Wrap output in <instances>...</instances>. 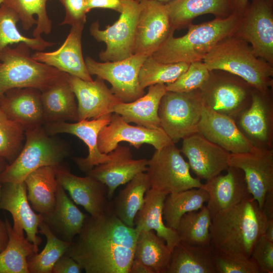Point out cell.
<instances>
[{"label":"cell","mask_w":273,"mask_h":273,"mask_svg":"<svg viewBox=\"0 0 273 273\" xmlns=\"http://www.w3.org/2000/svg\"><path fill=\"white\" fill-rule=\"evenodd\" d=\"M56 198L53 210L42 215L43 220L57 237L72 242L80 232L87 215L77 207L59 184Z\"/></svg>","instance_id":"obj_29"},{"label":"cell","mask_w":273,"mask_h":273,"mask_svg":"<svg viewBox=\"0 0 273 273\" xmlns=\"http://www.w3.org/2000/svg\"><path fill=\"white\" fill-rule=\"evenodd\" d=\"M261 209L268 219H273V191L266 193Z\"/></svg>","instance_id":"obj_50"},{"label":"cell","mask_w":273,"mask_h":273,"mask_svg":"<svg viewBox=\"0 0 273 273\" xmlns=\"http://www.w3.org/2000/svg\"><path fill=\"white\" fill-rule=\"evenodd\" d=\"M225 174L221 173L206 180L202 188L209 194L206 207L212 217L216 213L252 197L243 171L229 166Z\"/></svg>","instance_id":"obj_25"},{"label":"cell","mask_w":273,"mask_h":273,"mask_svg":"<svg viewBox=\"0 0 273 273\" xmlns=\"http://www.w3.org/2000/svg\"><path fill=\"white\" fill-rule=\"evenodd\" d=\"M126 0H85L87 13L96 8L108 9L120 14L123 11Z\"/></svg>","instance_id":"obj_49"},{"label":"cell","mask_w":273,"mask_h":273,"mask_svg":"<svg viewBox=\"0 0 273 273\" xmlns=\"http://www.w3.org/2000/svg\"><path fill=\"white\" fill-rule=\"evenodd\" d=\"M48 1L52 0H4L3 4L17 13L24 30H28L36 25L32 35L39 38L41 34H49L52 29L47 11Z\"/></svg>","instance_id":"obj_38"},{"label":"cell","mask_w":273,"mask_h":273,"mask_svg":"<svg viewBox=\"0 0 273 273\" xmlns=\"http://www.w3.org/2000/svg\"><path fill=\"white\" fill-rule=\"evenodd\" d=\"M129 273H154V272L148 266L133 259L130 267Z\"/></svg>","instance_id":"obj_52"},{"label":"cell","mask_w":273,"mask_h":273,"mask_svg":"<svg viewBox=\"0 0 273 273\" xmlns=\"http://www.w3.org/2000/svg\"><path fill=\"white\" fill-rule=\"evenodd\" d=\"M166 91L164 84L150 86L147 94L140 98L114 106L113 113L120 115L129 123H134L151 129L161 128L158 110L161 100Z\"/></svg>","instance_id":"obj_28"},{"label":"cell","mask_w":273,"mask_h":273,"mask_svg":"<svg viewBox=\"0 0 273 273\" xmlns=\"http://www.w3.org/2000/svg\"><path fill=\"white\" fill-rule=\"evenodd\" d=\"M180 150L200 180H209L229 166L230 153L198 132L184 139Z\"/></svg>","instance_id":"obj_19"},{"label":"cell","mask_w":273,"mask_h":273,"mask_svg":"<svg viewBox=\"0 0 273 273\" xmlns=\"http://www.w3.org/2000/svg\"><path fill=\"white\" fill-rule=\"evenodd\" d=\"M209 76L210 71L203 61L194 62L175 81L166 84V90L189 92L199 89L206 84Z\"/></svg>","instance_id":"obj_44"},{"label":"cell","mask_w":273,"mask_h":273,"mask_svg":"<svg viewBox=\"0 0 273 273\" xmlns=\"http://www.w3.org/2000/svg\"><path fill=\"white\" fill-rule=\"evenodd\" d=\"M240 16L233 14L224 19L191 23L185 35L179 37L170 35L151 56L163 63L203 61L219 41L235 32Z\"/></svg>","instance_id":"obj_3"},{"label":"cell","mask_w":273,"mask_h":273,"mask_svg":"<svg viewBox=\"0 0 273 273\" xmlns=\"http://www.w3.org/2000/svg\"><path fill=\"white\" fill-rule=\"evenodd\" d=\"M229 165L243 171L249 193L262 208L266 193L273 191V149L230 153Z\"/></svg>","instance_id":"obj_16"},{"label":"cell","mask_w":273,"mask_h":273,"mask_svg":"<svg viewBox=\"0 0 273 273\" xmlns=\"http://www.w3.org/2000/svg\"><path fill=\"white\" fill-rule=\"evenodd\" d=\"M165 5L174 30L188 27L201 15L224 19L235 14L234 0H171Z\"/></svg>","instance_id":"obj_27"},{"label":"cell","mask_w":273,"mask_h":273,"mask_svg":"<svg viewBox=\"0 0 273 273\" xmlns=\"http://www.w3.org/2000/svg\"><path fill=\"white\" fill-rule=\"evenodd\" d=\"M112 113L99 118L83 120L74 123L65 121L46 123L43 127L51 135L69 133L76 136L87 146L88 154L85 158H75L74 161L80 170L85 173L95 166L111 160L109 154L101 153L98 146V139L101 129L109 124Z\"/></svg>","instance_id":"obj_17"},{"label":"cell","mask_w":273,"mask_h":273,"mask_svg":"<svg viewBox=\"0 0 273 273\" xmlns=\"http://www.w3.org/2000/svg\"><path fill=\"white\" fill-rule=\"evenodd\" d=\"M211 245H192L179 241L171 251L167 273H216Z\"/></svg>","instance_id":"obj_32"},{"label":"cell","mask_w":273,"mask_h":273,"mask_svg":"<svg viewBox=\"0 0 273 273\" xmlns=\"http://www.w3.org/2000/svg\"><path fill=\"white\" fill-rule=\"evenodd\" d=\"M82 268L74 259L66 254L63 255L55 263L53 273H80Z\"/></svg>","instance_id":"obj_48"},{"label":"cell","mask_w":273,"mask_h":273,"mask_svg":"<svg viewBox=\"0 0 273 273\" xmlns=\"http://www.w3.org/2000/svg\"><path fill=\"white\" fill-rule=\"evenodd\" d=\"M190 169L180 150L172 144L156 150L148 160L146 173L150 188L169 194L202 188L203 184L192 176Z\"/></svg>","instance_id":"obj_9"},{"label":"cell","mask_w":273,"mask_h":273,"mask_svg":"<svg viewBox=\"0 0 273 273\" xmlns=\"http://www.w3.org/2000/svg\"><path fill=\"white\" fill-rule=\"evenodd\" d=\"M24 181L33 209L42 215L50 213L56 204L58 186L54 167H40L29 174Z\"/></svg>","instance_id":"obj_33"},{"label":"cell","mask_w":273,"mask_h":273,"mask_svg":"<svg viewBox=\"0 0 273 273\" xmlns=\"http://www.w3.org/2000/svg\"><path fill=\"white\" fill-rule=\"evenodd\" d=\"M20 19L12 9L2 4L0 6V53L9 45L24 42L30 49L43 51L55 43L48 41L42 37L29 38L23 35L19 31L17 23Z\"/></svg>","instance_id":"obj_41"},{"label":"cell","mask_w":273,"mask_h":273,"mask_svg":"<svg viewBox=\"0 0 273 273\" xmlns=\"http://www.w3.org/2000/svg\"><path fill=\"white\" fill-rule=\"evenodd\" d=\"M9 241V235L6 222L0 218V252L6 247Z\"/></svg>","instance_id":"obj_51"},{"label":"cell","mask_w":273,"mask_h":273,"mask_svg":"<svg viewBox=\"0 0 273 273\" xmlns=\"http://www.w3.org/2000/svg\"><path fill=\"white\" fill-rule=\"evenodd\" d=\"M67 80L77 100L78 121L113 113L114 106L121 102L99 76L87 81L67 74Z\"/></svg>","instance_id":"obj_20"},{"label":"cell","mask_w":273,"mask_h":273,"mask_svg":"<svg viewBox=\"0 0 273 273\" xmlns=\"http://www.w3.org/2000/svg\"><path fill=\"white\" fill-rule=\"evenodd\" d=\"M138 233L115 215L112 207L87 216L65 253L86 273H129Z\"/></svg>","instance_id":"obj_1"},{"label":"cell","mask_w":273,"mask_h":273,"mask_svg":"<svg viewBox=\"0 0 273 273\" xmlns=\"http://www.w3.org/2000/svg\"><path fill=\"white\" fill-rule=\"evenodd\" d=\"M263 236L268 240L273 242V219L268 220Z\"/></svg>","instance_id":"obj_54"},{"label":"cell","mask_w":273,"mask_h":273,"mask_svg":"<svg viewBox=\"0 0 273 273\" xmlns=\"http://www.w3.org/2000/svg\"><path fill=\"white\" fill-rule=\"evenodd\" d=\"M41 101L44 124L68 121H78L76 97L67 77L41 92Z\"/></svg>","instance_id":"obj_31"},{"label":"cell","mask_w":273,"mask_h":273,"mask_svg":"<svg viewBox=\"0 0 273 273\" xmlns=\"http://www.w3.org/2000/svg\"><path fill=\"white\" fill-rule=\"evenodd\" d=\"M39 233L47 238V243L39 253L28 257L27 261L29 273H51L56 261L67 251L72 242L57 237L42 219L39 222Z\"/></svg>","instance_id":"obj_39"},{"label":"cell","mask_w":273,"mask_h":273,"mask_svg":"<svg viewBox=\"0 0 273 273\" xmlns=\"http://www.w3.org/2000/svg\"><path fill=\"white\" fill-rule=\"evenodd\" d=\"M233 34L249 43L255 56L273 66V0H251Z\"/></svg>","instance_id":"obj_11"},{"label":"cell","mask_w":273,"mask_h":273,"mask_svg":"<svg viewBox=\"0 0 273 273\" xmlns=\"http://www.w3.org/2000/svg\"><path fill=\"white\" fill-rule=\"evenodd\" d=\"M167 195L150 188L145 194L143 207L135 217L134 228L138 234L142 231L154 230L172 251L180 239L176 230L167 226L163 220V204Z\"/></svg>","instance_id":"obj_30"},{"label":"cell","mask_w":273,"mask_h":273,"mask_svg":"<svg viewBox=\"0 0 273 273\" xmlns=\"http://www.w3.org/2000/svg\"><path fill=\"white\" fill-rule=\"evenodd\" d=\"M134 54L151 56L171 35L173 29L165 3L154 0L139 2Z\"/></svg>","instance_id":"obj_13"},{"label":"cell","mask_w":273,"mask_h":273,"mask_svg":"<svg viewBox=\"0 0 273 273\" xmlns=\"http://www.w3.org/2000/svg\"><path fill=\"white\" fill-rule=\"evenodd\" d=\"M25 182L0 183V209L12 214L13 230L18 234L27 235V239L36 246L41 242L37 236L38 225L43 219L41 214H36L28 203Z\"/></svg>","instance_id":"obj_18"},{"label":"cell","mask_w":273,"mask_h":273,"mask_svg":"<svg viewBox=\"0 0 273 273\" xmlns=\"http://www.w3.org/2000/svg\"><path fill=\"white\" fill-rule=\"evenodd\" d=\"M147 56L134 54L116 61L99 62L90 57L85 59L90 75H96L111 85L113 93L123 103L132 102L145 94L139 83L140 69Z\"/></svg>","instance_id":"obj_12"},{"label":"cell","mask_w":273,"mask_h":273,"mask_svg":"<svg viewBox=\"0 0 273 273\" xmlns=\"http://www.w3.org/2000/svg\"><path fill=\"white\" fill-rule=\"evenodd\" d=\"M171 255L165 241L154 230L139 233L134 259L150 267L154 273H167Z\"/></svg>","instance_id":"obj_35"},{"label":"cell","mask_w":273,"mask_h":273,"mask_svg":"<svg viewBox=\"0 0 273 273\" xmlns=\"http://www.w3.org/2000/svg\"><path fill=\"white\" fill-rule=\"evenodd\" d=\"M212 217L206 206L182 216L176 230L180 241L197 246L210 245Z\"/></svg>","instance_id":"obj_40"},{"label":"cell","mask_w":273,"mask_h":273,"mask_svg":"<svg viewBox=\"0 0 273 273\" xmlns=\"http://www.w3.org/2000/svg\"><path fill=\"white\" fill-rule=\"evenodd\" d=\"M24 133V145L16 159L0 174V183L22 182L40 167L62 165L69 154L67 145L48 134L43 126L27 129Z\"/></svg>","instance_id":"obj_6"},{"label":"cell","mask_w":273,"mask_h":273,"mask_svg":"<svg viewBox=\"0 0 273 273\" xmlns=\"http://www.w3.org/2000/svg\"><path fill=\"white\" fill-rule=\"evenodd\" d=\"M84 27V24L71 26L67 37L59 48L53 52L36 51L31 57L67 74L84 80H93L82 55L81 37Z\"/></svg>","instance_id":"obj_23"},{"label":"cell","mask_w":273,"mask_h":273,"mask_svg":"<svg viewBox=\"0 0 273 273\" xmlns=\"http://www.w3.org/2000/svg\"><path fill=\"white\" fill-rule=\"evenodd\" d=\"M242 134L256 149H272L273 100L271 90L254 88L249 107L235 120Z\"/></svg>","instance_id":"obj_15"},{"label":"cell","mask_w":273,"mask_h":273,"mask_svg":"<svg viewBox=\"0 0 273 273\" xmlns=\"http://www.w3.org/2000/svg\"><path fill=\"white\" fill-rule=\"evenodd\" d=\"M253 89L240 77L214 70L199 90L204 106L235 120L250 106Z\"/></svg>","instance_id":"obj_7"},{"label":"cell","mask_w":273,"mask_h":273,"mask_svg":"<svg viewBox=\"0 0 273 273\" xmlns=\"http://www.w3.org/2000/svg\"><path fill=\"white\" fill-rule=\"evenodd\" d=\"M138 2H140L141 1H143V0H135ZM154 1H158V2H161V3H166L171 0H154Z\"/></svg>","instance_id":"obj_56"},{"label":"cell","mask_w":273,"mask_h":273,"mask_svg":"<svg viewBox=\"0 0 273 273\" xmlns=\"http://www.w3.org/2000/svg\"><path fill=\"white\" fill-rule=\"evenodd\" d=\"M203 107L199 89L166 91L158 110L161 127L175 144L197 132Z\"/></svg>","instance_id":"obj_8"},{"label":"cell","mask_w":273,"mask_h":273,"mask_svg":"<svg viewBox=\"0 0 273 273\" xmlns=\"http://www.w3.org/2000/svg\"><path fill=\"white\" fill-rule=\"evenodd\" d=\"M141 9L139 2L126 0L118 19L105 29H101L99 21L93 22L89 32L96 40L106 45L99 56L104 62L116 61L134 55L136 27Z\"/></svg>","instance_id":"obj_10"},{"label":"cell","mask_w":273,"mask_h":273,"mask_svg":"<svg viewBox=\"0 0 273 273\" xmlns=\"http://www.w3.org/2000/svg\"><path fill=\"white\" fill-rule=\"evenodd\" d=\"M63 6L65 11L64 20L60 25L71 26L85 24L87 13L85 0H58Z\"/></svg>","instance_id":"obj_47"},{"label":"cell","mask_w":273,"mask_h":273,"mask_svg":"<svg viewBox=\"0 0 273 273\" xmlns=\"http://www.w3.org/2000/svg\"><path fill=\"white\" fill-rule=\"evenodd\" d=\"M212 260L216 273H260L257 265L251 257H233L213 249Z\"/></svg>","instance_id":"obj_45"},{"label":"cell","mask_w":273,"mask_h":273,"mask_svg":"<svg viewBox=\"0 0 273 273\" xmlns=\"http://www.w3.org/2000/svg\"><path fill=\"white\" fill-rule=\"evenodd\" d=\"M24 42L0 53V96L13 88H33L41 92L65 79L67 73L34 60Z\"/></svg>","instance_id":"obj_5"},{"label":"cell","mask_w":273,"mask_h":273,"mask_svg":"<svg viewBox=\"0 0 273 273\" xmlns=\"http://www.w3.org/2000/svg\"><path fill=\"white\" fill-rule=\"evenodd\" d=\"M108 154L111 157L109 162L95 166L86 174L106 186L107 197L110 200L119 186L147 171L148 160L134 159L129 148L119 145Z\"/></svg>","instance_id":"obj_22"},{"label":"cell","mask_w":273,"mask_h":273,"mask_svg":"<svg viewBox=\"0 0 273 273\" xmlns=\"http://www.w3.org/2000/svg\"><path fill=\"white\" fill-rule=\"evenodd\" d=\"M25 130L10 119L0 109V158L9 163L18 156L23 146Z\"/></svg>","instance_id":"obj_43"},{"label":"cell","mask_w":273,"mask_h":273,"mask_svg":"<svg viewBox=\"0 0 273 273\" xmlns=\"http://www.w3.org/2000/svg\"><path fill=\"white\" fill-rule=\"evenodd\" d=\"M249 0H234L235 14L241 15L247 7Z\"/></svg>","instance_id":"obj_53"},{"label":"cell","mask_w":273,"mask_h":273,"mask_svg":"<svg viewBox=\"0 0 273 273\" xmlns=\"http://www.w3.org/2000/svg\"><path fill=\"white\" fill-rule=\"evenodd\" d=\"M260 273H273V242L262 235L255 245L250 257Z\"/></svg>","instance_id":"obj_46"},{"label":"cell","mask_w":273,"mask_h":273,"mask_svg":"<svg viewBox=\"0 0 273 273\" xmlns=\"http://www.w3.org/2000/svg\"><path fill=\"white\" fill-rule=\"evenodd\" d=\"M203 61L209 71L235 75L261 92L272 88L273 66L256 57L249 43L233 34L219 41Z\"/></svg>","instance_id":"obj_4"},{"label":"cell","mask_w":273,"mask_h":273,"mask_svg":"<svg viewBox=\"0 0 273 273\" xmlns=\"http://www.w3.org/2000/svg\"><path fill=\"white\" fill-rule=\"evenodd\" d=\"M208 199V193L202 188L168 194L163 208V217L166 225L176 230L183 215L199 210Z\"/></svg>","instance_id":"obj_37"},{"label":"cell","mask_w":273,"mask_h":273,"mask_svg":"<svg viewBox=\"0 0 273 273\" xmlns=\"http://www.w3.org/2000/svg\"><path fill=\"white\" fill-rule=\"evenodd\" d=\"M0 109L25 131L44 124L41 92L38 89L20 88L9 90L0 96Z\"/></svg>","instance_id":"obj_26"},{"label":"cell","mask_w":273,"mask_h":273,"mask_svg":"<svg viewBox=\"0 0 273 273\" xmlns=\"http://www.w3.org/2000/svg\"><path fill=\"white\" fill-rule=\"evenodd\" d=\"M268 219L252 197L216 213L210 228V245L218 252L249 258L264 234Z\"/></svg>","instance_id":"obj_2"},{"label":"cell","mask_w":273,"mask_h":273,"mask_svg":"<svg viewBox=\"0 0 273 273\" xmlns=\"http://www.w3.org/2000/svg\"><path fill=\"white\" fill-rule=\"evenodd\" d=\"M189 65L186 63H163L152 56H147L140 69V84L145 89L157 84L172 83L187 70Z\"/></svg>","instance_id":"obj_42"},{"label":"cell","mask_w":273,"mask_h":273,"mask_svg":"<svg viewBox=\"0 0 273 273\" xmlns=\"http://www.w3.org/2000/svg\"><path fill=\"white\" fill-rule=\"evenodd\" d=\"M8 165L7 161L3 158H0V174Z\"/></svg>","instance_id":"obj_55"},{"label":"cell","mask_w":273,"mask_h":273,"mask_svg":"<svg viewBox=\"0 0 273 273\" xmlns=\"http://www.w3.org/2000/svg\"><path fill=\"white\" fill-rule=\"evenodd\" d=\"M4 0H0V6L3 4Z\"/></svg>","instance_id":"obj_57"},{"label":"cell","mask_w":273,"mask_h":273,"mask_svg":"<svg viewBox=\"0 0 273 273\" xmlns=\"http://www.w3.org/2000/svg\"><path fill=\"white\" fill-rule=\"evenodd\" d=\"M9 241L0 252V273H29L28 257L38 253V248L25 238L24 233L18 234L6 218Z\"/></svg>","instance_id":"obj_36"},{"label":"cell","mask_w":273,"mask_h":273,"mask_svg":"<svg viewBox=\"0 0 273 273\" xmlns=\"http://www.w3.org/2000/svg\"><path fill=\"white\" fill-rule=\"evenodd\" d=\"M54 168L58 184L90 215H98L111 207L104 184L88 175L84 177L74 175L62 165Z\"/></svg>","instance_id":"obj_21"},{"label":"cell","mask_w":273,"mask_h":273,"mask_svg":"<svg viewBox=\"0 0 273 273\" xmlns=\"http://www.w3.org/2000/svg\"><path fill=\"white\" fill-rule=\"evenodd\" d=\"M122 190L111 203L113 211L127 226H134V219L144 204L145 196L150 188L147 174L143 172L136 175Z\"/></svg>","instance_id":"obj_34"},{"label":"cell","mask_w":273,"mask_h":273,"mask_svg":"<svg viewBox=\"0 0 273 273\" xmlns=\"http://www.w3.org/2000/svg\"><path fill=\"white\" fill-rule=\"evenodd\" d=\"M122 142L139 149L145 144L159 150L173 143L162 128H148L140 125H131L119 114L113 113L108 124L100 130L98 139L100 151L108 154Z\"/></svg>","instance_id":"obj_14"},{"label":"cell","mask_w":273,"mask_h":273,"mask_svg":"<svg viewBox=\"0 0 273 273\" xmlns=\"http://www.w3.org/2000/svg\"><path fill=\"white\" fill-rule=\"evenodd\" d=\"M197 132L230 153L253 151L255 148L232 118L204 106Z\"/></svg>","instance_id":"obj_24"}]
</instances>
